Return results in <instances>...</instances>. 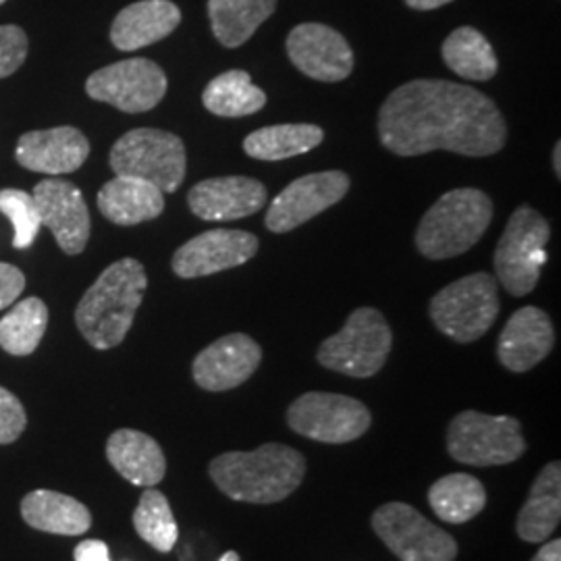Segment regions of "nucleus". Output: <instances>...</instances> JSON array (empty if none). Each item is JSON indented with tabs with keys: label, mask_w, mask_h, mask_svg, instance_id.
I'll use <instances>...</instances> for the list:
<instances>
[{
	"label": "nucleus",
	"mask_w": 561,
	"mask_h": 561,
	"mask_svg": "<svg viewBox=\"0 0 561 561\" xmlns=\"http://www.w3.org/2000/svg\"><path fill=\"white\" fill-rule=\"evenodd\" d=\"M379 138L403 159L435 150L482 159L503 150L507 125L481 90L447 80H412L382 102Z\"/></svg>",
	"instance_id": "nucleus-1"
},
{
	"label": "nucleus",
	"mask_w": 561,
	"mask_h": 561,
	"mask_svg": "<svg viewBox=\"0 0 561 561\" xmlns=\"http://www.w3.org/2000/svg\"><path fill=\"white\" fill-rule=\"evenodd\" d=\"M213 482L233 502L279 503L306 477V460L283 443H264L254 451H227L208 466Z\"/></svg>",
	"instance_id": "nucleus-2"
},
{
	"label": "nucleus",
	"mask_w": 561,
	"mask_h": 561,
	"mask_svg": "<svg viewBox=\"0 0 561 561\" xmlns=\"http://www.w3.org/2000/svg\"><path fill=\"white\" fill-rule=\"evenodd\" d=\"M148 289L140 261L121 259L106 266L76 308V324L94 350H113L127 337Z\"/></svg>",
	"instance_id": "nucleus-3"
},
{
	"label": "nucleus",
	"mask_w": 561,
	"mask_h": 561,
	"mask_svg": "<svg viewBox=\"0 0 561 561\" xmlns=\"http://www.w3.org/2000/svg\"><path fill=\"white\" fill-rule=\"evenodd\" d=\"M493 221V202L477 187L445 192L422 217L414 236L416 250L428 261H449L466 254Z\"/></svg>",
	"instance_id": "nucleus-4"
},
{
	"label": "nucleus",
	"mask_w": 561,
	"mask_h": 561,
	"mask_svg": "<svg viewBox=\"0 0 561 561\" xmlns=\"http://www.w3.org/2000/svg\"><path fill=\"white\" fill-rule=\"evenodd\" d=\"M549 238L551 227L537 208L522 204L514 210L493 259L495 279L510 296L524 298L535 291L547 261Z\"/></svg>",
	"instance_id": "nucleus-5"
},
{
	"label": "nucleus",
	"mask_w": 561,
	"mask_h": 561,
	"mask_svg": "<svg viewBox=\"0 0 561 561\" xmlns=\"http://www.w3.org/2000/svg\"><path fill=\"white\" fill-rule=\"evenodd\" d=\"M500 289L495 275L472 273L449 283L433 296L428 314L435 327L458 343H472L500 317Z\"/></svg>",
	"instance_id": "nucleus-6"
},
{
	"label": "nucleus",
	"mask_w": 561,
	"mask_h": 561,
	"mask_svg": "<svg viewBox=\"0 0 561 561\" xmlns=\"http://www.w3.org/2000/svg\"><path fill=\"white\" fill-rule=\"evenodd\" d=\"M393 333L377 308L354 310L337 335L319 347L317 360L324 368L354 379L375 377L391 354Z\"/></svg>",
	"instance_id": "nucleus-7"
},
{
	"label": "nucleus",
	"mask_w": 561,
	"mask_h": 561,
	"mask_svg": "<svg viewBox=\"0 0 561 561\" xmlns=\"http://www.w3.org/2000/svg\"><path fill=\"white\" fill-rule=\"evenodd\" d=\"M108 164L115 175L138 178L157 185L162 194H175L185 180L187 157L180 136L164 129L140 127L115 141Z\"/></svg>",
	"instance_id": "nucleus-8"
},
{
	"label": "nucleus",
	"mask_w": 561,
	"mask_h": 561,
	"mask_svg": "<svg viewBox=\"0 0 561 561\" xmlns=\"http://www.w3.org/2000/svg\"><path fill=\"white\" fill-rule=\"evenodd\" d=\"M449 456L466 466H505L526 454L520 421L477 410L460 412L447 428Z\"/></svg>",
	"instance_id": "nucleus-9"
},
{
	"label": "nucleus",
	"mask_w": 561,
	"mask_h": 561,
	"mask_svg": "<svg viewBox=\"0 0 561 561\" xmlns=\"http://www.w3.org/2000/svg\"><path fill=\"white\" fill-rule=\"evenodd\" d=\"M287 424L306 439L343 445L360 439L373 424V414L360 400L310 391L287 408Z\"/></svg>",
	"instance_id": "nucleus-10"
},
{
	"label": "nucleus",
	"mask_w": 561,
	"mask_h": 561,
	"mask_svg": "<svg viewBox=\"0 0 561 561\" xmlns=\"http://www.w3.org/2000/svg\"><path fill=\"white\" fill-rule=\"evenodd\" d=\"M373 530L400 561H456L458 542L408 503H385L373 514Z\"/></svg>",
	"instance_id": "nucleus-11"
},
{
	"label": "nucleus",
	"mask_w": 561,
	"mask_h": 561,
	"mask_svg": "<svg viewBox=\"0 0 561 561\" xmlns=\"http://www.w3.org/2000/svg\"><path fill=\"white\" fill-rule=\"evenodd\" d=\"M167 88L169 81L161 65L144 57L106 65L85 81V92L92 101L111 104L131 115L159 106Z\"/></svg>",
	"instance_id": "nucleus-12"
},
{
	"label": "nucleus",
	"mask_w": 561,
	"mask_h": 561,
	"mask_svg": "<svg viewBox=\"0 0 561 561\" xmlns=\"http://www.w3.org/2000/svg\"><path fill=\"white\" fill-rule=\"evenodd\" d=\"M352 187L350 175L343 171H321L291 181L266 208L264 225L273 233H289L312 221L331 206L343 201Z\"/></svg>",
	"instance_id": "nucleus-13"
},
{
	"label": "nucleus",
	"mask_w": 561,
	"mask_h": 561,
	"mask_svg": "<svg viewBox=\"0 0 561 561\" xmlns=\"http://www.w3.org/2000/svg\"><path fill=\"white\" fill-rule=\"evenodd\" d=\"M287 57L310 80L337 83L354 71V50L345 36L324 23H300L285 41Z\"/></svg>",
	"instance_id": "nucleus-14"
},
{
	"label": "nucleus",
	"mask_w": 561,
	"mask_h": 561,
	"mask_svg": "<svg viewBox=\"0 0 561 561\" xmlns=\"http://www.w3.org/2000/svg\"><path fill=\"white\" fill-rule=\"evenodd\" d=\"M261 241L241 229H210L185 241L173 254L171 268L180 279L210 277L252 261Z\"/></svg>",
	"instance_id": "nucleus-15"
},
{
	"label": "nucleus",
	"mask_w": 561,
	"mask_h": 561,
	"mask_svg": "<svg viewBox=\"0 0 561 561\" xmlns=\"http://www.w3.org/2000/svg\"><path fill=\"white\" fill-rule=\"evenodd\" d=\"M42 227H48L67 256H78L90 240V210L80 187L71 181L48 178L34 187Z\"/></svg>",
	"instance_id": "nucleus-16"
},
{
	"label": "nucleus",
	"mask_w": 561,
	"mask_h": 561,
	"mask_svg": "<svg viewBox=\"0 0 561 561\" xmlns=\"http://www.w3.org/2000/svg\"><path fill=\"white\" fill-rule=\"evenodd\" d=\"M261 362L262 347L259 341L245 333H231L202 350L192 364V375L204 391L221 393L238 389L248 379H252Z\"/></svg>",
	"instance_id": "nucleus-17"
},
{
	"label": "nucleus",
	"mask_w": 561,
	"mask_h": 561,
	"mask_svg": "<svg viewBox=\"0 0 561 561\" xmlns=\"http://www.w3.org/2000/svg\"><path fill=\"white\" fill-rule=\"evenodd\" d=\"M268 192L254 178L229 175L196 183L187 192V206L202 221H238L261 213Z\"/></svg>",
	"instance_id": "nucleus-18"
},
{
	"label": "nucleus",
	"mask_w": 561,
	"mask_h": 561,
	"mask_svg": "<svg viewBox=\"0 0 561 561\" xmlns=\"http://www.w3.org/2000/svg\"><path fill=\"white\" fill-rule=\"evenodd\" d=\"M90 157V141L78 127L60 125L42 131H27L15 148L21 167L44 175H69Z\"/></svg>",
	"instance_id": "nucleus-19"
},
{
	"label": "nucleus",
	"mask_w": 561,
	"mask_h": 561,
	"mask_svg": "<svg viewBox=\"0 0 561 561\" xmlns=\"http://www.w3.org/2000/svg\"><path fill=\"white\" fill-rule=\"evenodd\" d=\"M556 345V331L549 314L537 306H524L505 322L497 358L510 373H528L541 364Z\"/></svg>",
	"instance_id": "nucleus-20"
},
{
	"label": "nucleus",
	"mask_w": 561,
	"mask_h": 561,
	"mask_svg": "<svg viewBox=\"0 0 561 561\" xmlns=\"http://www.w3.org/2000/svg\"><path fill=\"white\" fill-rule=\"evenodd\" d=\"M181 23L180 7L171 0H140L125 9L111 25V42L121 53H134L171 36Z\"/></svg>",
	"instance_id": "nucleus-21"
},
{
	"label": "nucleus",
	"mask_w": 561,
	"mask_h": 561,
	"mask_svg": "<svg viewBox=\"0 0 561 561\" xmlns=\"http://www.w3.org/2000/svg\"><path fill=\"white\" fill-rule=\"evenodd\" d=\"M96 202L102 217L119 227L154 221L164 213L161 190L148 181L127 175H115V180L106 181Z\"/></svg>",
	"instance_id": "nucleus-22"
},
{
	"label": "nucleus",
	"mask_w": 561,
	"mask_h": 561,
	"mask_svg": "<svg viewBox=\"0 0 561 561\" xmlns=\"http://www.w3.org/2000/svg\"><path fill=\"white\" fill-rule=\"evenodd\" d=\"M106 460L125 481L136 486H157L167 474L161 445L136 428H119L108 437Z\"/></svg>",
	"instance_id": "nucleus-23"
},
{
	"label": "nucleus",
	"mask_w": 561,
	"mask_h": 561,
	"mask_svg": "<svg viewBox=\"0 0 561 561\" xmlns=\"http://www.w3.org/2000/svg\"><path fill=\"white\" fill-rule=\"evenodd\" d=\"M561 520V463L549 461L533 482L528 500L522 505L516 535L522 541L545 542Z\"/></svg>",
	"instance_id": "nucleus-24"
},
{
	"label": "nucleus",
	"mask_w": 561,
	"mask_h": 561,
	"mask_svg": "<svg viewBox=\"0 0 561 561\" xmlns=\"http://www.w3.org/2000/svg\"><path fill=\"white\" fill-rule=\"evenodd\" d=\"M21 518L34 530L62 537H80L92 526V514L83 503L48 489L32 491L21 500Z\"/></svg>",
	"instance_id": "nucleus-25"
},
{
	"label": "nucleus",
	"mask_w": 561,
	"mask_h": 561,
	"mask_svg": "<svg viewBox=\"0 0 561 561\" xmlns=\"http://www.w3.org/2000/svg\"><path fill=\"white\" fill-rule=\"evenodd\" d=\"M324 140V131L314 123L266 125L243 140V152L254 161H285L312 152Z\"/></svg>",
	"instance_id": "nucleus-26"
},
{
	"label": "nucleus",
	"mask_w": 561,
	"mask_h": 561,
	"mask_svg": "<svg viewBox=\"0 0 561 561\" xmlns=\"http://www.w3.org/2000/svg\"><path fill=\"white\" fill-rule=\"evenodd\" d=\"M277 9V0H208V20L225 48H240Z\"/></svg>",
	"instance_id": "nucleus-27"
},
{
	"label": "nucleus",
	"mask_w": 561,
	"mask_h": 561,
	"mask_svg": "<svg viewBox=\"0 0 561 561\" xmlns=\"http://www.w3.org/2000/svg\"><path fill=\"white\" fill-rule=\"evenodd\" d=\"M202 104L217 117L240 119L261 113L266 106V92L254 85L248 71L229 69L208 81L202 92Z\"/></svg>",
	"instance_id": "nucleus-28"
},
{
	"label": "nucleus",
	"mask_w": 561,
	"mask_h": 561,
	"mask_svg": "<svg viewBox=\"0 0 561 561\" xmlns=\"http://www.w3.org/2000/svg\"><path fill=\"white\" fill-rule=\"evenodd\" d=\"M445 65L463 80L489 81L500 71V59L477 27L461 25L454 30L442 46Z\"/></svg>",
	"instance_id": "nucleus-29"
},
{
	"label": "nucleus",
	"mask_w": 561,
	"mask_h": 561,
	"mask_svg": "<svg viewBox=\"0 0 561 561\" xmlns=\"http://www.w3.org/2000/svg\"><path fill=\"white\" fill-rule=\"evenodd\" d=\"M428 505L447 524H463L477 518L486 505V491L477 477L454 472L428 489Z\"/></svg>",
	"instance_id": "nucleus-30"
},
{
	"label": "nucleus",
	"mask_w": 561,
	"mask_h": 561,
	"mask_svg": "<svg viewBox=\"0 0 561 561\" xmlns=\"http://www.w3.org/2000/svg\"><path fill=\"white\" fill-rule=\"evenodd\" d=\"M48 327V306L41 298L15 301L0 319V347L11 356H30L38 350Z\"/></svg>",
	"instance_id": "nucleus-31"
},
{
	"label": "nucleus",
	"mask_w": 561,
	"mask_h": 561,
	"mask_svg": "<svg viewBox=\"0 0 561 561\" xmlns=\"http://www.w3.org/2000/svg\"><path fill=\"white\" fill-rule=\"evenodd\" d=\"M134 528L141 541L148 542L161 553H169L180 539V528L169 500L154 486H148L141 493L140 503L134 512Z\"/></svg>",
	"instance_id": "nucleus-32"
},
{
	"label": "nucleus",
	"mask_w": 561,
	"mask_h": 561,
	"mask_svg": "<svg viewBox=\"0 0 561 561\" xmlns=\"http://www.w3.org/2000/svg\"><path fill=\"white\" fill-rule=\"evenodd\" d=\"M0 213L13 225V231H15L13 248L15 250L32 248L42 227L34 196L15 187L0 190Z\"/></svg>",
	"instance_id": "nucleus-33"
},
{
	"label": "nucleus",
	"mask_w": 561,
	"mask_h": 561,
	"mask_svg": "<svg viewBox=\"0 0 561 561\" xmlns=\"http://www.w3.org/2000/svg\"><path fill=\"white\" fill-rule=\"evenodd\" d=\"M30 42L20 25H0V80L13 76L27 57Z\"/></svg>",
	"instance_id": "nucleus-34"
},
{
	"label": "nucleus",
	"mask_w": 561,
	"mask_h": 561,
	"mask_svg": "<svg viewBox=\"0 0 561 561\" xmlns=\"http://www.w3.org/2000/svg\"><path fill=\"white\" fill-rule=\"evenodd\" d=\"M27 426L23 403L9 389L0 387V445L15 443Z\"/></svg>",
	"instance_id": "nucleus-35"
},
{
	"label": "nucleus",
	"mask_w": 561,
	"mask_h": 561,
	"mask_svg": "<svg viewBox=\"0 0 561 561\" xmlns=\"http://www.w3.org/2000/svg\"><path fill=\"white\" fill-rule=\"evenodd\" d=\"M25 289V275L18 266L0 262V310L11 308Z\"/></svg>",
	"instance_id": "nucleus-36"
},
{
	"label": "nucleus",
	"mask_w": 561,
	"mask_h": 561,
	"mask_svg": "<svg viewBox=\"0 0 561 561\" xmlns=\"http://www.w3.org/2000/svg\"><path fill=\"white\" fill-rule=\"evenodd\" d=\"M73 560L76 561H111L108 556V545L106 542L96 541V539H88L81 541L76 551H73Z\"/></svg>",
	"instance_id": "nucleus-37"
},
{
	"label": "nucleus",
	"mask_w": 561,
	"mask_h": 561,
	"mask_svg": "<svg viewBox=\"0 0 561 561\" xmlns=\"http://www.w3.org/2000/svg\"><path fill=\"white\" fill-rule=\"evenodd\" d=\"M530 561H561L560 539H553V541L542 545L541 549L537 551V556Z\"/></svg>",
	"instance_id": "nucleus-38"
},
{
	"label": "nucleus",
	"mask_w": 561,
	"mask_h": 561,
	"mask_svg": "<svg viewBox=\"0 0 561 561\" xmlns=\"http://www.w3.org/2000/svg\"><path fill=\"white\" fill-rule=\"evenodd\" d=\"M403 2L414 11H435V9H442L445 4L454 2V0H403Z\"/></svg>",
	"instance_id": "nucleus-39"
},
{
	"label": "nucleus",
	"mask_w": 561,
	"mask_h": 561,
	"mask_svg": "<svg viewBox=\"0 0 561 561\" xmlns=\"http://www.w3.org/2000/svg\"><path fill=\"white\" fill-rule=\"evenodd\" d=\"M553 171H556L558 180H561V141H558L553 148Z\"/></svg>",
	"instance_id": "nucleus-40"
},
{
	"label": "nucleus",
	"mask_w": 561,
	"mask_h": 561,
	"mask_svg": "<svg viewBox=\"0 0 561 561\" xmlns=\"http://www.w3.org/2000/svg\"><path fill=\"white\" fill-rule=\"evenodd\" d=\"M219 561H241L238 551H227Z\"/></svg>",
	"instance_id": "nucleus-41"
},
{
	"label": "nucleus",
	"mask_w": 561,
	"mask_h": 561,
	"mask_svg": "<svg viewBox=\"0 0 561 561\" xmlns=\"http://www.w3.org/2000/svg\"><path fill=\"white\" fill-rule=\"evenodd\" d=\"M4 2H7V0H0V4H4Z\"/></svg>",
	"instance_id": "nucleus-42"
}]
</instances>
